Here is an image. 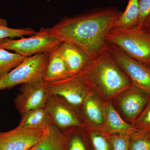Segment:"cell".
I'll list each match as a JSON object with an SVG mask.
<instances>
[{"instance_id": "15", "label": "cell", "mask_w": 150, "mask_h": 150, "mask_svg": "<svg viewBox=\"0 0 150 150\" xmlns=\"http://www.w3.org/2000/svg\"><path fill=\"white\" fill-rule=\"evenodd\" d=\"M72 75L57 49L49 54V58L43 77L44 82L60 80Z\"/></svg>"}, {"instance_id": "19", "label": "cell", "mask_w": 150, "mask_h": 150, "mask_svg": "<svg viewBox=\"0 0 150 150\" xmlns=\"http://www.w3.org/2000/svg\"><path fill=\"white\" fill-rule=\"evenodd\" d=\"M139 15V0H129L126 9L122 12L113 28L131 29L138 27Z\"/></svg>"}, {"instance_id": "20", "label": "cell", "mask_w": 150, "mask_h": 150, "mask_svg": "<svg viewBox=\"0 0 150 150\" xmlns=\"http://www.w3.org/2000/svg\"><path fill=\"white\" fill-rule=\"evenodd\" d=\"M26 57L0 48V78L8 74L23 62Z\"/></svg>"}, {"instance_id": "7", "label": "cell", "mask_w": 150, "mask_h": 150, "mask_svg": "<svg viewBox=\"0 0 150 150\" xmlns=\"http://www.w3.org/2000/svg\"><path fill=\"white\" fill-rule=\"evenodd\" d=\"M44 85L52 95L64 100L79 112L84 100L91 90L79 74L74 75L60 80Z\"/></svg>"}, {"instance_id": "17", "label": "cell", "mask_w": 150, "mask_h": 150, "mask_svg": "<svg viewBox=\"0 0 150 150\" xmlns=\"http://www.w3.org/2000/svg\"><path fill=\"white\" fill-rule=\"evenodd\" d=\"M21 115V121L18 126L20 128L42 129L49 128L54 124L45 108L30 110Z\"/></svg>"}, {"instance_id": "26", "label": "cell", "mask_w": 150, "mask_h": 150, "mask_svg": "<svg viewBox=\"0 0 150 150\" xmlns=\"http://www.w3.org/2000/svg\"><path fill=\"white\" fill-rule=\"evenodd\" d=\"M140 15L138 27L143 28L150 16V0H139Z\"/></svg>"}, {"instance_id": "9", "label": "cell", "mask_w": 150, "mask_h": 150, "mask_svg": "<svg viewBox=\"0 0 150 150\" xmlns=\"http://www.w3.org/2000/svg\"><path fill=\"white\" fill-rule=\"evenodd\" d=\"M45 108L54 125L61 130L85 128L78 111L61 97L51 95Z\"/></svg>"}, {"instance_id": "12", "label": "cell", "mask_w": 150, "mask_h": 150, "mask_svg": "<svg viewBox=\"0 0 150 150\" xmlns=\"http://www.w3.org/2000/svg\"><path fill=\"white\" fill-rule=\"evenodd\" d=\"M105 103L93 91L89 92L79 110L85 128L101 131L105 121Z\"/></svg>"}, {"instance_id": "4", "label": "cell", "mask_w": 150, "mask_h": 150, "mask_svg": "<svg viewBox=\"0 0 150 150\" xmlns=\"http://www.w3.org/2000/svg\"><path fill=\"white\" fill-rule=\"evenodd\" d=\"M62 42L51 32L50 28L43 27L29 37L17 40L3 39L0 41V48L12 50L21 56L27 57L40 53H51L59 48Z\"/></svg>"}, {"instance_id": "14", "label": "cell", "mask_w": 150, "mask_h": 150, "mask_svg": "<svg viewBox=\"0 0 150 150\" xmlns=\"http://www.w3.org/2000/svg\"><path fill=\"white\" fill-rule=\"evenodd\" d=\"M101 131L104 134H124L133 135L137 130L118 113L111 102L105 103V121Z\"/></svg>"}, {"instance_id": "3", "label": "cell", "mask_w": 150, "mask_h": 150, "mask_svg": "<svg viewBox=\"0 0 150 150\" xmlns=\"http://www.w3.org/2000/svg\"><path fill=\"white\" fill-rule=\"evenodd\" d=\"M108 43L115 45L134 59L150 66V29L113 28L108 35Z\"/></svg>"}, {"instance_id": "13", "label": "cell", "mask_w": 150, "mask_h": 150, "mask_svg": "<svg viewBox=\"0 0 150 150\" xmlns=\"http://www.w3.org/2000/svg\"><path fill=\"white\" fill-rule=\"evenodd\" d=\"M57 50L72 75L81 72L91 61L83 50L69 42H62Z\"/></svg>"}, {"instance_id": "16", "label": "cell", "mask_w": 150, "mask_h": 150, "mask_svg": "<svg viewBox=\"0 0 150 150\" xmlns=\"http://www.w3.org/2000/svg\"><path fill=\"white\" fill-rule=\"evenodd\" d=\"M64 150H93L85 128H71L63 130Z\"/></svg>"}, {"instance_id": "22", "label": "cell", "mask_w": 150, "mask_h": 150, "mask_svg": "<svg viewBox=\"0 0 150 150\" xmlns=\"http://www.w3.org/2000/svg\"><path fill=\"white\" fill-rule=\"evenodd\" d=\"M36 33L32 28H13L9 27L6 20L0 17V41L7 38L31 36Z\"/></svg>"}, {"instance_id": "21", "label": "cell", "mask_w": 150, "mask_h": 150, "mask_svg": "<svg viewBox=\"0 0 150 150\" xmlns=\"http://www.w3.org/2000/svg\"><path fill=\"white\" fill-rule=\"evenodd\" d=\"M93 150H112L107 135L98 129L85 128Z\"/></svg>"}, {"instance_id": "23", "label": "cell", "mask_w": 150, "mask_h": 150, "mask_svg": "<svg viewBox=\"0 0 150 150\" xmlns=\"http://www.w3.org/2000/svg\"><path fill=\"white\" fill-rule=\"evenodd\" d=\"M129 150H150V133L137 131L131 135Z\"/></svg>"}, {"instance_id": "27", "label": "cell", "mask_w": 150, "mask_h": 150, "mask_svg": "<svg viewBox=\"0 0 150 150\" xmlns=\"http://www.w3.org/2000/svg\"><path fill=\"white\" fill-rule=\"evenodd\" d=\"M143 28H149L150 29V16L148 19V20L146 22V23H145Z\"/></svg>"}, {"instance_id": "10", "label": "cell", "mask_w": 150, "mask_h": 150, "mask_svg": "<svg viewBox=\"0 0 150 150\" xmlns=\"http://www.w3.org/2000/svg\"><path fill=\"white\" fill-rule=\"evenodd\" d=\"M51 94L43 79L22 85L20 92L15 99V104L22 115L30 110L45 108Z\"/></svg>"}, {"instance_id": "24", "label": "cell", "mask_w": 150, "mask_h": 150, "mask_svg": "<svg viewBox=\"0 0 150 150\" xmlns=\"http://www.w3.org/2000/svg\"><path fill=\"white\" fill-rule=\"evenodd\" d=\"M132 124L137 131L150 133V98L144 110Z\"/></svg>"}, {"instance_id": "2", "label": "cell", "mask_w": 150, "mask_h": 150, "mask_svg": "<svg viewBox=\"0 0 150 150\" xmlns=\"http://www.w3.org/2000/svg\"><path fill=\"white\" fill-rule=\"evenodd\" d=\"M78 74L105 102H111L132 86L130 79L108 49L92 60Z\"/></svg>"}, {"instance_id": "18", "label": "cell", "mask_w": 150, "mask_h": 150, "mask_svg": "<svg viewBox=\"0 0 150 150\" xmlns=\"http://www.w3.org/2000/svg\"><path fill=\"white\" fill-rule=\"evenodd\" d=\"M63 130L53 124L46 136L29 150H64Z\"/></svg>"}, {"instance_id": "6", "label": "cell", "mask_w": 150, "mask_h": 150, "mask_svg": "<svg viewBox=\"0 0 150 150\" xmlns=\"http://www.w3.org/2000/svg\"><path fill=\"white\" fill-rule=\"evenodd\" d=\"M108 50L129 77L132 86L150 97V66L133 59L111 43H109Z\"/></svg>"}, {"instance_id": "5", "label": "cell", "mask_w": 150, "mask_h": 150, "mask_svg": "<svg viewBox=\"0 0 150 150\" xmlns=\"http://www.w3.org/2000/svg\"><path fill=\"white\" fill-rule=\"evenodd\" d=\"M49 54L46 52L26 57L21 64L0 78V91L43 79Z\"/></svg>"}, {"instance_id": "1", "label": "cell", "mask_w": 150, "mask_h": 150, "mask_svg": "<svg viewBox=\"0 0 150 150\" xmlns=\"http://www.w3.org/2000/svg\"><path fill=\"white\" fill-rule=\"evenodd\" d=\"M122 13L115 7L94 8L65 17L50 31L62 42L79 47L92 60L107 50L108 35Z\"/></svg>"}, {"instance_id": "8", "label": "cell", "mask_w": 150, "mask_h": 150, "mask_svg": "<svg viewBox=\"0 0 150 150\" xmlns=\"http://www.w3.org/2000/svg\"><path fill=\"white\" fill-rule=\"evenodd\" d=\"M49 128L27 129L17 126L11 131L0 132V150H29L46 136Z\"/></svg>"}, {"instance_id": "25", "label": "cell", "mask_w": 150, "mask_h": 150, "mask_svg": "<svg viewBox=\"0 0 150 150\" xmlns=\"http://www.w3.org/2000/svg\"><path fill=\"white\" fill-rule=\"evenodd\" d=\"M107 136L110 141L112 150H129L131 135L113 134H108Z\"/></svg>"}, {"instance_id": "11", "label": "cell", "mask_w": 150, "mask_h": 150, "mask_svg": "<svg viewBox=\"0 0 150 150\" xmlns=\"http://www.w3.org/2000/svg\"><path fill=\"white\" fill-rule=\"evenodd\" d=\"M150 98L147 94L132 86L115 99L119 112L126 121L132 124L144 110Z\"/></svg>"}]
</instances>
